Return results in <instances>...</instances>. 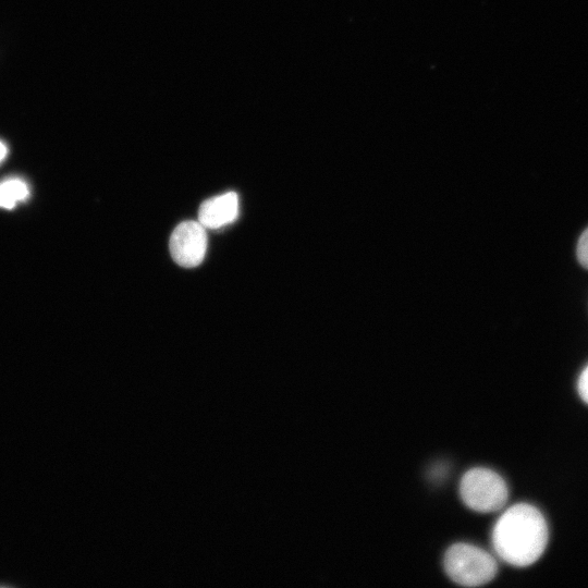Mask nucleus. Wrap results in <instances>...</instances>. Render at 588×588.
Segmentation results:
<instances>
[{
	"mask_svg": "<svg viewBox=\"0 0 588 588\" xmlns=\"http://www.w3.org/2000/svg\"><path fill=\"white\" fill-rule=\"evenodd\" d=\"M578 393L583 401L588 404V366L583 370L578 379Z\"/></svg>",
	"mask_w": 588,
	"mask_h": 588,
	"instance_id": "8",
	"label": "nucleus"
},
{
	"mask_svg": "<svg viewBox=\"0 0 588 588\" xmlns=\"http://www.w3.org/2000/svg\"><path fill=\"white\" fill-rule=\"evenodd\" d=\"M8 156V147L3 142L0 140V163L7 158Z\"/></svg>",
	"mask_w": 588,
	"mask_h": 588,
	"instance_id": "9",
	"label": "nucleus"
},
{
	"mask_svg": "<svg viewBox=\"0 0 588 588\" xmlns=\"http://www.w3.org/2000/svg\"><path fill=\"white\" fill-rule=\"evenodd\" d=\"M238 199L234 192L205 200L198 210V220L209 229H218L231 223L237 217Z\"/></svg>",
	"mask_w": 588,
	"mask_h": 588,
	"instance_id": "5",
	"label": "nucleus"
},
{
	"mask_svg": "<svg viewBox=\"0 0 588 588\" xmlns=\"http://www.w3.org/2000/svg\"><path fill=\"white\" fill-rule=\"evenodd\" d=\"M29 197V187L21 179H7L0 183V208L13 209Z\"/></svg>",
	"mask_w": 588,
	"mask_h": 588,
	"instance_id": "6",
	"label": "nucleus"
},
{
	"mask_svg": "<svg viewBox=\"0 0 588 588\" xmlns=\"http://www.w3.org/2000/svg\"><path fill=\"white\" fill-rule=\"evenodd\" d=\"M576 253L579 264L588 269V228L583 232L578 240Z\"/></svg>",
	"mask_w": 588,
	"mask_h": 588,
	"instance_id": "7",
	"label": "nucleus"
},
{
	"mask_svg": "<svg viewBox=\"0 0 588 588\" xmlns=\"http://www.w3.org/2000/svg\"><path fill=\"white\" fill-rule=\"evenodd\" d=\"M169 248L177 265L186 268L198 266L207 249L205 226L199 221L181 222L170 236Z\"/></svg>",
	"mask_w": 588,
	"mask_h": 588,
	"instance_id": "4",
	"label": "nucleus"
},
{
	"mask_svg": "<svg viewBox=\"0 0 588 588\" xmlns=\"http://www.w3.org/2000/svg\"><path fill=\"white\" fill-rule=\"evenodd\" d=\"M448 577L464 587H478L491 581L498 573L494 558L483 549L468 543L451 546L443 559Z\"/></svg>",
	"mask_w": 588,
	"mask_h": 588,
	"instance_id": "2",
	"label": "nucleus"
},
{
	"mask_svg": "<svg viewBox=\"0 0 588 588\" xmlns=\"http://www.w3.org/2000/svg\"><path fill=\"white\" fill-rule=\"evenodd\" d=\"M460 495L468 509L491 513L505 505L509 490L499 474L489 468L476 467L464 474L460 483Z\"/></svg>",
	"mask_w": 588,
	"mask_h": 588,
	"instance_id": "3",
	"label": "nucleus"
},
{
	"mask_svg": "<svg viewBox=\"0 0 588 588\" xmlns=\"http://www.w3.org/2000/svg\"><path fill=\"white\" fill-rule=\"evenodd\" d=\"M548 539V525L543 515L527 503L509 507L492 530L495 553L516 567H526L539 560Z\"/></svg>",
	"mask_w": 588,
	"mask_h": 588,
	"instance_id": "1",
	"label": "nucleus"
}]
</instances>
